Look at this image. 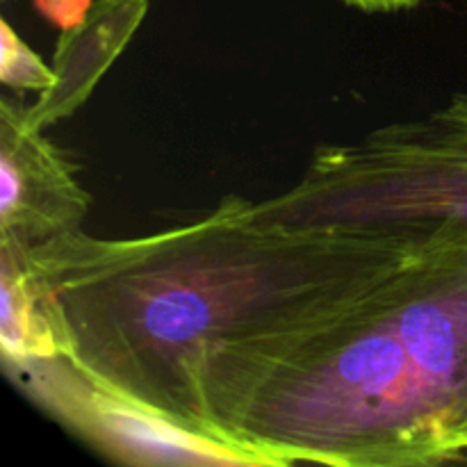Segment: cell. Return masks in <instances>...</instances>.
<instances>
[{
  "label": "cell",
  "instance_id": "obj_1",
  "mask_svg": "<svg viewBox=\"0 0 467 467\" xmlns=\"http://www.w3.org/2000/svg\"><path fill=\"white\" fill-rule=\"evenodd\" d=\"M26 251L73 368L231 442L296 356L433 254L383 233L274 222L240 196L149 235L76 228Z\"/></svg>",
  "mask_w": 467,
  "mask_h": 467
},
{
  "label": "cell",
  "instance_id": "obj_2",
  "mask_svg": "<svg viewBox=\"0 0 467 467\" xmlns=\"http://www.w3.org/2000/svg\"><path fill=\"white\" fill-rule=\"evenodd\" d=\"M237 445L269 465H431L467 451V251H433L296 356Z\"/></svg>",
  "mask_w": 467,
  "mask_h": 467
},
{
  "label": "cell",
  "instance_id": "obj_3",
  "mask_svg": "<svg viewBox=\"0 0 467 467\" xmlns=\"http://www.w3.org/2000/svg\"><path fill=\"white\" fill-rule=\"evenodd\" d=\"M263 217L383 233L467 251V94L349 144L315 150L299 182L255 201Z\"/></svg>",
  "mask_w": 467,
  "mask_h": 467
},
{
  "label": "cell",
  "instance_id": "obj_4",
  "mask_svg": "<svg viewBox=\"0 0 467 467\" xmlns=\"http://www.w3.org/2000/svg\"><path fill=\"white\" fill-rule=\"evenodd\" d=\"M27 395L59 424L109 459L130 465H269L226 438L178 424L100 388L67 358L5 363Z\"/></svg>",
  "mask_w": 467,
  "mask_h": 467
},
{
  "label": "cell",
  "instance_id": "obj_5",
  "mask_svg": "<svg viewBox=\"0 0 467 467\" xmlns=\"http://www.w3.org/2000/svg\"><path fill=\"white\" fill-rule=\"evenodd\" d=\"M21 105H0V244L32 249L82 226L91 196L76 167L44 130L23 119Z\"/></svg>",
  "mask_w": 467,
  "mask_h": 467
},
{
  "label": "cell",
  "instance_id": "obj_6",
  "mask_svg": "<svg viewBox=\"0 0 467 467\" xmlns=\"http://www.w3.org/2000/svg\"><path fill=\"white\" fill-rule=\"evenodd\" d=\"M149 0H94L85 21L62 30L53 59V85L23 119L35 130L76 112L141 26Z\"/></svg>",
  "mask_w": 467,
  "mask_h": 467
},
{
  "label": "cell",
  "instance_id": "obj_7",
  "mask_svg": "<svg viewBox=\"0 0 467 467\" xmlns=\"http://www.w3.org/2000/svg\"><path fill=\"white\" fill-rule=\"evenodd\" d=\"M0 347L5 363L64 358V337L30 255L0 244Z\"/></svg>",
  "mask_w": 467,
  "mask_h": 467
},
{
  "label": "cell",
  "instance_id": "obj_8",
  "mask_svg": "<svg viewBox=\"0 0 467 467\" xmlns=\"http://www.w3.org/2000/svg\"><path fill=\"white\" fill-rule=\"evenodd\" d=\"M0 78L5 85L41 94L53 85L55 78L53 67H46L7 21L0 26Z\"/></svg>",
  "mask_w": 467,
  "mask_h": 467
},
{
  "label": "cell",
  "instance_id": "obj_9",
  "mask_svg": "<svg viewBox=\"0 0 467 467\" xmlns=\"http://www.w3.org/2000/svg\"><path fill=\"white\" fill-rule=\"evenodd\" d=\"M342 3L363 9V12H401V9L415 7L422 0H342Z\"/></svg>",
  "mask_w": 467,
  "mask_h": 467
}]
</instances>
